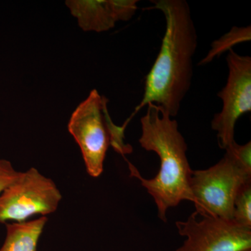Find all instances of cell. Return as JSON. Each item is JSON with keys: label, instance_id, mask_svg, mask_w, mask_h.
I'll return each instance as SVG.
<instances>
[{"label": "cell", "instance_id": "obj_6", "mask_svg": "<svg viewBox=\"0 0 251 251\" xmlns=\"http://www.w3.org/2000/svg\"><path fill=\"white\" fill-rule=\"evenodd\" d=\"M226 61L228 76L226 85L217 94L223 108L211 121V128L217 133L218 143L222 150L235 141L236 124L242 115L251 111V57L232 49Z\"/></svg>", "mask_w": 251, "mask_h": 251}, {"label": "cell", "instance_id": "obj_1", "mask_svg": "<svg viewBox=\"0 0 251 251\" xmlns=\"http://www.w3.org/2000/svg\"><path fill=\"white\" fill-rule=\"evenodd\" d=\"M166 21V31L152 67L145 79L143 98L133 115L152 103L173 118L191 88L198 34L185 0H153Z\"/></svg>", "mask_w": 251, "mask_h": 251}, {"label": "cell", "instance_id": "obj_14", "mask_svg": "<svg viewBox=\"0 0 251 251\" xmlns=\"http://www.w3.org/2000/svg\"><path fill=\"white\" fill-rule=\"evenodd\" d=\"M251 251V250H247V251Z\"/></svg>", "mask_w": 251, "mask_h": 251}, {"label": "cell", "instance_id": "obj_9", "mask_svg": "<svg viewBox=\"0 0 251 251\" xmlns=\"http://www.w3.org/2000/svg\"><path fill=\"white\" fill-rule=\"evenodd\" d=\"M47 218L6 224V237L0 251H36Z\"/></svg>", "mask_w": 251, "mask_h": 251}, {"label": "cell", "instance_id": "obj_12", "mask_svg": "<svg viewBox=\"0 0 251 251\" xmlns=\"http://www.w3.org/2000/svg\"><path fill=\"white\" fill-rule=\"evenodd\" d=\"M232 153L238 163L246 170L251 173V143L239 145L235 141L229 145L226 150Z\"/></svg>", "mask_w": 251, "mask_h": 251}, {"label": "cell", "instance_id": "obj_8", "mask_svg": "<svg viewBox=\"0 0 251 251\" xmlns=\"http://www.w3.org/2000/svg\"><path fill=\"white\" fill-rule=\"evenodd\" d=\"M137 0H67L65 4L85 31L103 32L128 21L138 10Z\"/></svg>", "mask_w": 251, "mask_h": 251}, {"label": "cell", "instance_id": "obj_5", "mask_svg": "<svg viewBox=\"0 0 251 251\" xmlns=\"http://www.w3.org/2000/svg\"><path fill=\"white\" fill-rule=\"evenodd\" d=\"M61 199L53 181L31 168L21 173L0 195V223H22L34 214H51L57 209Z\"/></svg>", "mask_w": 251, "mask_h": 251}, {"label": "cell", "instance_id": "obj_3", "mask_svg": "<svg viewBox=\"0 0 251 251\" xmlns=\"http://www.w3.org/2000/svg\"><path fill=\"white\" fill-rule=\"evenodd\" d=\"M108 102L97 90L91 91L73 112L68 125L69 133L80 147L87 173L93 177L103 173L110 145L122 153L132 150L124 142L125 126H117L110 119Z\"/></svg>", "mask_w": 251, "mask_h": 251}, {"label": "cell", "instance_id": "obj_10", "mask_svg": "<svg viewBox=\"0 0 251 251\" xmlns=\"http://www.w3.org/2000/svg\"><path fill=\"white\" fill-rule=\"evenodd\" d=\"M251 39V27L250 25L244 27H232L224 36L211 44L210 50L201 61L199 65H206L212 62L216 57L224 54L226 51L230 50L234 46L241 43L248 42Z\"/></svg>", "mask_w": 251, "mask_h": 251}, {"label": "cell", "instance_id": "obj_4", "mask_svg": "<svg viewBox=\"0 0 251 251\" xmlns=\"http://www.w3.org/2000/svg\"><path fill=\"white\" fill-rule=\"evenodd\" d=\"M251 173L226 150L224 158L205 170L192 171L190 188L196 212L202 216L233 220L234 202Z\"/></svg>", "mask_w": 251, "mask_h": 251}, {"label": "cell", "instance_id": "obj_7", "mask_svg": "<svg viewBox=\"0 0 251 251\" xmlns=\"http://www.w3.org/2000/svg\"><path fill=\"white\" fill-rule=\"evenodd\" d=\"M176 226L186 240L175 251L251 250V227L234 220L202 216L195 211Z\"/></svg>", "mask_w": 251, "mask_h": 251}, {"label": "cell", "instance_id": "obj_11", "mask_svg": "<svg viewBox=\"0 0 251 251\" xmlns=\"http://www.w3.org/2000/svg\"><path fill=\"white\" fill-rule=\"evenodd\" d=\"M233 220L238 224L251 227V181L244 184L236 196Z\"/></svg>", "mask_w": 251, "mask_h": 251}, {"label": "cell", "instance_id": "obj_13", "mask_svg": "<svg viewBox=\"0 0 251 251\" xmlns=\"http://www.w3.org/2000/svg\"><path fill=\"white\" fill-rule=\"evenodd\" d=\"M21 173L16 171L9 161L0 159V195L18 179Z\"/></svg>", "mask_w": 251, "mask_h": 251}, {"label": "cell", "instance_id": "obj_2", "mask_svg": "<svg viewBox=\"0 0 251 251\" xmlns=\"http://www.w3.org/2000/svg\"><path fill=\"white\" fill-rule=\"evenodd\" d=\"M146 112L140 119V145L146 151L158 155L161 166L152 179L142 177L135 168L133 175L141 181L156 203L158 216L167 222V211L181 201L193 202L190 188L191 170L186 151L188 146L180 133L176 120L154 104L147 105Z\"/></svg>", "mask_w": 251, "mask_h": 251}]
</instances>
